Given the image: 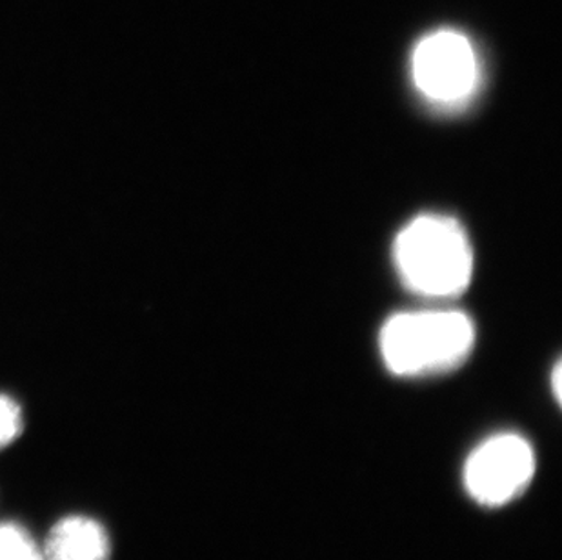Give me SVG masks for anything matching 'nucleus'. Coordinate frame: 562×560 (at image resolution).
Here are the masks:
<instances>
[{
  "label": "nucleus",
  "mask_w": 562,
  "mask_h": 560,
  "mask_svg": "<svg viewBox=\"0 0 562 560\" xmlns=\"http://www.w3.org/2000/svg\"><path fill=\"white\" fill-rule=\"evenodd\" d=\"M393 260L404 284L419 295H459L472 280L470 238L446 215H420L404 226L393 244Z\"/></svg>",
  "instance_id": "obj_1"
},
{
  "label": "nucleus",
  "mask_w": 562,
  "mask_h": 560,
  "mask_svg": "<svg viewBox=\"0 0 562 560\" xmlns=\"http://www.w3.org/2000/svg\"><path fill=\"white\" fill-rule=\"evenodd\" d=\"M536 473V451L515 434H501L473 449L464 466V486L475 503L499 507L519 497Z\"/></svg>",
  "instance_id": "obj_4"
},
{
  "label": "nucleus",
  "mask_w": 562,
  "mask_h": 560,
  "mask_svg": "<svg viewBox=\"0 0 562 560\" xmlns=\"http://www.w3.org/2000/svg\"><path fill=\"white\" fill-rule=\"evenodd\" d=\"M412 77L428 101L461 107L479 88L481 66L468 37L453 30H440L415 46Z\"/></svg>",
  "instance_id": "obj_3"
},
{
  "label": "nucleus",
  "mask_w": 562,
  "mask_h": 560,
  "mask_svg": "<svg viewBox=\"0 0 562 560\" xmlns=\"http://www.w3.org/2000/svg\"><path fill=\"white\" fill-rule=\"evenodd\" d=\"M475 328L461 312L398 313L381 332L382 359L401 377L442 373L472 351Z\"/></svg>",
  "instance_id": "obj_2"
},
{
  "label": "nucleus",
  "mask_w": 562,
  "mask_h": 560,
  "mask_svg": "<svg viewBox=\"0 0 562 560\" xmlns=\"http://www.w3.org/2000/svg\"><path fill=\"white\" fill-rule=\"evenodd\" d=\"M561 365H555V368H553V376H552V381H553V393H555V399H561V381H562V377H561Z\"/></svg>",
  "instance_id": "obj_8"
},
{
  "label": "nucleus",
  "mask_w": 562,
  "mask_h": 560,
  "mask_svg": "<svg viewBox=\"0 0 562 560\" xmlns=\"http://www.w3.org/2000/svg\"><path fill=\"white\" fill-rule=\"evenodd\" d=\"M24 429L22 407L10 395L0 393V449L8 448L21 437Z\"/></svg>",
  "instance_id": "obj_7"
},
{
  "label": "nucleus",
  "mask_w": 562,
  "mask_h": 560,
  "mask_svg": "<svg viewBox=\"0 0 562 560\" xmlns=\"http://www.w3.org/2000/svg\"><path fill=\"white\" fill-rule=\"evenodd\" d=\"M0 560H46L41 546L21 524L0 523Z\"/></svg>",
  "instance_id": "obj_6"
},
{
  "label": "nucleus",
  "mask_w": 562,
  "mask_h": 560,
  "mask_svg": "<svg viewBox=\"0 0 562 560\" xmlns=\"http://www.w3.org/2000/svg\"><path fill=\"white\" fill-rule=\"evenodd\" d=\"M43 551L46 560H110L112 542L95 518L69 515L52 528Z\"/></svg>",
  "instance_id": "obj_5"
}]
</instances>
